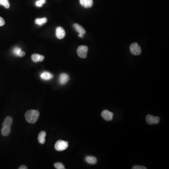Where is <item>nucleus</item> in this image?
Instances as JSON below:
<instances>
[{"label":"nucleus","mask_w":169,"mask_h":169,"mask_svg":"<svg viewBox=\"0 0 169 169\" xmlns=\"http://www.w3.org/2000/svg\"><path fill=\"white\" fill-rule=\"evenodd\" d=\"M46 135H47V134L45 131H42L39 134L38 141L41 144H44L45 142V137H46Z\"/></svg>","instance_id":"13"},{"label":"nucleus","mask_w":169,"mask_h":169,"mask_svg":"<svg viewBox=\"0 0 169 169\" xmlns=\"http://www.w3.org/2000/svg\"><path fill=\"white\" fill-rule=\"evenodd\" d=\"M79 1L80 4L86 8H90L93 5V0H79Z\"/></svg>","instance_id":"9"},{"label":"nucleus","mask_w":169,"mask_h":169,"mask_svg":"<svg viewBox=\"0 0 169 169\" xmlns=\"http://www.w3.org/2000/svg\"><path fill=\"white\" fill-rule=\"evenodd\" d=\"M114 114L112 112L108 110H103L101 113V116L106 121H112L113 118Z\"/></svg>","instance_id":"6"},{"label":"nucleus","mask_w":169,"mask_h":169,"mask_svg":"<svg viewBox=\"0 0 169 169\" xmlns=\"http://www.w3.org/2000/svg\"><path fill=\"white\" fill-rule=\"evenodd\" d=\"M79 36L81 38H83L84 37V35H82V34H79Z\"/></svg>","instance_id":"26"},{"label":"nucleus","mask_w":169,"mask_h":169,"mask_svg":"<svg viewBox=\"0 0 169 169\" xmlns=\"http://www.w3.org/2000/svg\"><path fill=\"white\" fill-rule=\"evenodd\" d=\"M73 28L74 29L79 32V34H82V35H84L86 34V30L84 29V28L83 27H81V25L79 24H73Z\"/></svg>","instance_id":"12"},{"label":"nucleus","mask_w":169,"mask_h":169,"mask_svg":"<svg viewBox=\"0 0 169 169\" xmlns=\"http://www.w3.org/2000/svg\"><path fill=\"white\" fill-rule=\"evenodd\" d=\"M65 36V31L62 27H58L56 29V36L59 39H62Z\"/></svg>","instance_id":"8"},{"label":"nucleus","mask_w":169,"mask_h":169,"mask_svg":"<svg viewBox=\"0 0 169 169\" xmlns=\"http://www.w3.org/2000/svg\"><path fill=\"white\" fill-rule=\"evenodd\" d=\"M25 53L24 52L22 51L21 52V53L19 54V56L18 57H24V56H25Z\"/></svg>","instance_id":"24"},{"label":"nucleus","mask_w":169,"mask_h":169,"mask_svg":"<svg viewBox=\"0 0 169 169\" xmlns=\"http://www.w3.org/2000/svg\"><path fill=\"white\" fill-rule=\"evenodd\" d=\"M47 18L46 17H43V18H36L35 20V23L36 24H38L39 25H42V24H44L45 23H47Z\"/></svg>","instance_id":"17"},{"label":"nucleus","mask_w":169,"mask_h":169,"mask_svg":"<svg viewBox=\"0 0 169 169\" xmlns=\"http://www.w3.org/2000/svg\"><path fill=\"white\" fill-rule=\"evenodd\" d=\"M28 169V167L25 165H21L18 168V169Z\"/></svg>","instance_id":"25"},{"label":"nucleus","mask_w":169,"mask_h":169,"mask_svg":"<svg viewBox=\"0 0 169 169\" xmlns=\"http://www.w3.org/2000/svg\"><path fill=\"white\" fill-rule=\"evenodd\" d=\"M85 161L86 163L90 164H96L97 163V159L96 157L92 156H87L85 158Z\"/></svg>","instance_id":"14"},{"label":"nucleus","mask_w":169,"mask_h":169,"mask_svg":"<svg viewBox=\"0 0 169 169\" xmlns=\"http://www.w3.org/2000/svg\"><path fill=\"white\" fill-rule=\"evenodd\" d=\"M0 5L4 6L6 9H9L10 7L8 0H0Z\"/></svg>","instance_id":"18"},{"label":"nucleus","mask_w":169,"mask_h":169,"mask_svg":"<svg viewBox=\"0 0 169 169\" xmlns=\"http://www.w3.org/2000/svg\"><path fill=\"white\" fill-rule=\"evenodd\" d=\"M88 47L85 45H82L79 47L77 49V52L79 57L80 58L85 59L87 57L88 52Z\"/></svg>","instance_id":"3"},{"label":"nucleus","mask_w":169,"mask_h":169,"mask_svg":"<svg viewBox=\"0 0 169 169\" xmlns=\"http://www.w3.org/2000/svg\"><path fill=\"white\" fill-rule=\"evenodd\" d=\"M5 22L2 17H0V27H2L5 24Z\"/></svg>","instance_id":"23"},{"label":"nucleus","mask_w":169,"mask_h":169,"mask_svg":"<svg viewBox=\"0 0 169 169\" xmlns=\"http://www.w3.org/2000/svg\"><path fill=\"white\" fill-rule=\"evenodd\" d=\"M40 116V113L37 110H29L26 112L25 118L29 123H35Z\"/></svg>","instance_id":"1"},{"label":"nucleus","mask_w":169,"mask_h":169,"mask_svg":"<svg viewBox=\"0 0 169 169\" xmlns=\"http://www.w3.org/2000/svg\"><path fill=\"white\" fill-rule=\"evenodd\" d=\"M41 78L45 80H49L53 78V75L50 72H45L41 74Z\"/></svg>","instance_id":"11"},{"label":"nucleus","mask_w":169,"mask_h":169,"mask_svg":"<svg viewBox=\"0 0 169 169\" xmlns=\"http://www.w3.org/2000/svg\"><path fill=\"white\" fill-rule=\"evenodd\" d=\"M55 168L57 169H65L64 166L60 163H56L54 164Z\"/></svg>","instance_id":"21"},{"label":"nucleus","mask_w":169,"mask_h":169,"mask_svg":"<svg viewBox=\"0 0 169 169\" xmlns=\"http://www.w3.org/2000/svg\"><path fill=\"white\" fill-rule=\"evenodd\" d=\"M31 59L35 63L42 62L44 60V57L39 54H34L31 56Z\"/></svg>","instance_id":"10"},{"label":"nucleus","mask_w":169,"mask_h":169,"mask_svg":"<svg viewBox=\"0 0 169 169\" xmlns=\"http://www.w3.org/2000/svg\"><path fill=\"white\" fill-rule=\"evenodd\" d=\"M68 142L66 141L59 140L56 142L55 148L58 151H62L65 150L68 147Z\"/></svg>","instance_id":"2"},{"label":"nucleus","mask_w":169,"mask_h":169,"mask_svg":"<svg viewBox=\"0 0 169 169\" xmlns=\"http://www.w3.org/2000/svg\"><path fill=\"white\" fill-rule=\"evenodd\" d=\"M146 120L149 125L157 124L160 121V118L158 116H153L151 115H148L146 116Z\"/></svg>","instance_id":"5"},{"label":"nucleus","mask_w":169,"mask_h":169,"mask_svg":"<svg viewBox=\"0 0 169 169\" xmlns=\"http://www.w3.org/2000/svg\"><path fill=\"white\" fill-rule=\"evenodd\" d=\"M13 122L12 118L10 116H7L5 119V120L3 123V126H7V127H11Z\"/></svg>","instance_id":"16"},{"label":"nucleus","mask_w":169,"mask_h":169,"mask_svg":"<svg viewBox=\"0 0 169 169\" xmlns=\"http://www.w3.org/2000/svg\"><path fill=\"white\" fill-rule=\"evenodd\" d=\"M133 169H146L147 168L145 166H140V165H136V166H133Z\"/></svg>","instance_id":"22"},{"label":"nucleus","mask_w":169,"mask_h":169,"mask_svg":"<svg viewBox=\"0 0 169 169\" xmlns=\"http://www.w3.org/2000/svg\"><path fill=\"white\" fill-rule=\"evenodd\" d=\"M10 131H11V127L3 126V127L2 129V135L4 136H8L10 134Z\"/></svg>","instance_id":"15"},{"label":"nucleus","mask_w":169,"mask_h":169,"mask_svg":"<svg viewBox=\"0 0 169 169\" xmlns=\"http://www.w3.org/2000/svg\"><path fill=\"white\" fill-rule=\"evenodd\" d=\"M46 2V0H38L35 2V5L38 7H41Z\"/></svg>","instance_id":"19"},{"label":"nucleus","mask_w":169,"mask_h":169,"mask_svg":"<svg viewBox=\"0 0 169 169\" xmlns=\"http://www.w3.org/2000/svg\"><path fill=\"white\" fill-rule=\"evenodd\" d=\"M22 51L21 49L18 47H15L14 49H13V53L14 55H15L17 56H19V54L21 53V52Z\"/></svg>","instance_id":"20"},{"label":"nucleus","mask_w":169,"mask_h":169,"mask_svg":"<svg viewBox=\"0 0 169 169\" xmlns=\"http://www.w3.org/2000/svg\"><path fill=\"white\" fill-rule=\"evenodd\" d=\"M130 50L133 55L139 56L141 53V49L137 43H134L130 47Z\"/></svg>","instance_id":"4"},{"label":"nucleus","mask_w":169,"mask_h":169,"mask_svg":"<svg viewBox=\"0 0 169 169\" xmlns=\"http://www.w3.org/2000/svg\"><path fill=\"white\" fill-rule=\"evenodd\" d=\"M70 77L66 73H62L59 76V82L62 85H64L69 81Z\"/></svg>","instance_id":"7"}]
</instances>
